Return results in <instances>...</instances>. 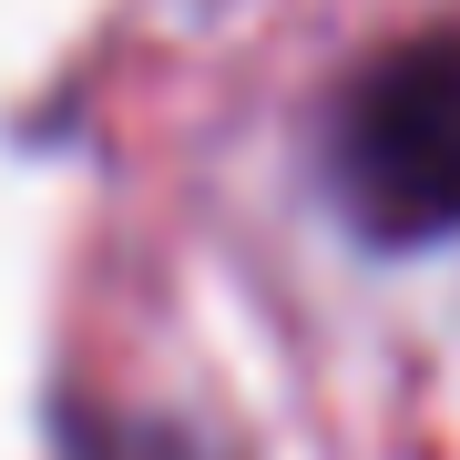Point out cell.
I'll list each match as a JSON object with an SVG mask.
<instances>
[{"mask_svg":"<svg viewBox=\"0 0 460 460\" xmlns=\"http://www.w3.org/2000/svg\"><path fill=\"white\" fill-rule=\"evenodd\" d=\"M328 184L368 246L460 235V31L389 41L328 123Z\"/></svg>","mask_w":460,"mask_h":460,"instance_id":"1","label":"cell"}]
</instances>
